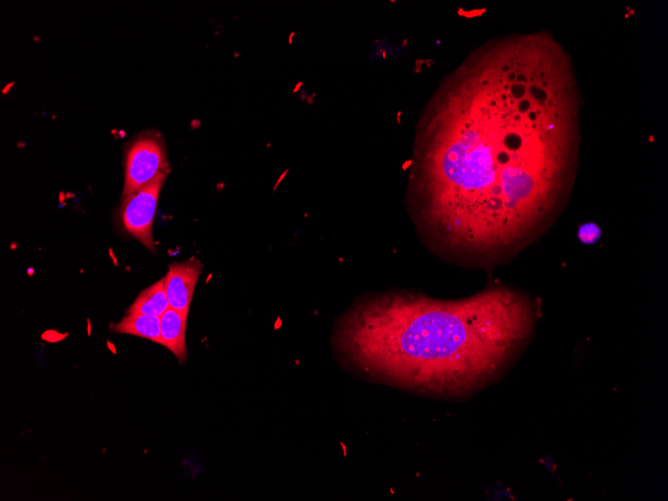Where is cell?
<instances>
[{"label":"cell","mask_w":668,"mask_h":501,"mask_svg":"<svg viewBox=\"0 0 668 501\" xmlns=\"http://www.w3.org/2000/svg\"><path fill=\"white\" fill-rule=\"evenodd\" d=\"M169 171L164 145L151 134L137 138L127 150L123 200Z\"/></svg>","instance_id":"cell-3"},{"label":"cell","mask_w":668,"mask_h":501,"mask_svg":"<svg viewBox=\"0 0 668 501\" xmlns=\"http://www.w3.org/2000/svg\"><path fill=\"white\" fill-rule=\"evenodd\" d=\"M538 309L508 286L442 300L390 290L359 299L338 320L332 345L372 381L423 396L463 399L499 379L525 349Z\"/></svg>","instance_id":"cell-2"},{"label":"cell","mask_w":668,"mask_h":501,"mask_svg":"<svg viewBox=\"0 0 668 501\" xmlns=\"http://www.w3.org/2000/svg\"><path fill=\"white\" fill-rule=\"evenodd\" d=\"M579 236L581 240L585 242H593L597 237H599V229L595 225H585L580 228Z\"/></svg>","instance_id":"cell-9"},{"label":"cell","mask_w":668,"mask_h":501,"mask_svg":"<svg viewBox=\"0 0 668 501\" xmlns=\"http://www.w3.org/2000/svg\"><path fill=\"white\" fill-rule=\"evenodd\" d=\"M187 316L169 307L160 317L163 346L168 348L181 363L187 358L185 343Z\"/></svg>","instance_id":"cell-6"},{"label":"cell","mask_w":668,"mask_h":501,"mask_svg":"<svg viewBox=\"0 0 668 501\" xmlns=\"http://www.w3.org/2000/svg\"><path fill=\"white\" fill-rule=\"evenodd\" d=\"M581 104L572 57L548 31L471 50L415 126L405 205L422 244L479 269L541 237L573 191Z\"/></svg>","instance_id":"cell-1"},{"label":"cell","mask_w":668,"mask_h":501,"mask_svg":"<svg viewBox=\"0 0 668 501\" xmlns=\"http://www.w3.org/2000/svg\"><path fill=\"white\" fill-rule=\"evenodd\" d=\"M117 333L139 336L163 345L160 332V317L127 314L121 321L112 326Z\"/></svg>","instance_id":"cell-8"},{"label":"cell","mask_w":668,"mask_h":501,"mask_svg":"<svg viewBox=\"0 0 668 501\" xmlns=\"http://www.w3.org/2000/svg\"><path fill=\"white\" fill-rule=\"evenodd\" d=\"M166 176L167 173L158 175L153 181L124 199L122 203L124 228L150 251H156L152 236V225L160 190Z\"/></svg>","instance_id":"cell-4"},{"label":"cell","mask_w":668,"mask_h":501,"mask_svg":"<svg viewBox=\"0 0 668 501\" xmlns=\"http://www.w3.org/2000/svg\"><path fill=\"white\" fill-rule=\"evenodd\" d=\"M169 308L165 291V277L140 292L127 310V314H141L161 317Z\"/></svg>","instance_id":"cell-7"},{"label":"cell","mask_w":668,"mask_h":501,"mask_svg":"<svg viewBox=\"0 0 668 501\" xmlns=\"http://www.w3.org/2000/svg\"><path fill=\"white\" fill-rule=\"evenodd\" d=\"M202 271L200 261L192 259L174 263L165 277V291L169 307L188 315L193 293Z\"/></svg>","instance_id":"cell-5"}]
</instances>
